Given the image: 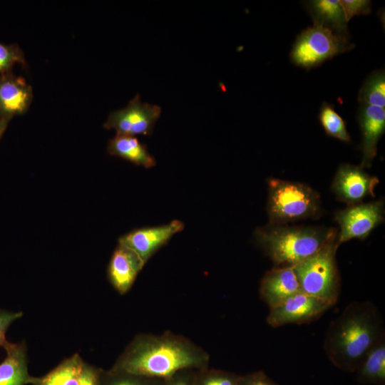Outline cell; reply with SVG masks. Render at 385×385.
<instances>
[{"mask_svg": "<svg viewBox=\"0 0 385 385\" xmlns=\"http://www.w3.org/2000/svg\"><path fill=\"white\" fill-rule=\"evenodd\" d=\"M210 356L188 339L167 332L136 335L111 368L165 380L184 369L208 367Z\"/></svg>", "mask_w": 385, "mask_h": 385, "instance_id": "obj_1", "label": "cell"}, {"mask_svg": "<svg viewBox=\"0 0 385 385\" xmlns=\"http://www.w3.org/2000/svg\"><path fill=\"white\" fill-rule=\"evenodd\" d=\"M384 337L382 317L369 301L351 302L329 324L324 351L334 366L354 372L365 354Z\"/></svg>", "mask_w": 385, "mask_h": 385, "instance_id": "obj_2", "label": "cell"}, {"mask_svg": "<svg viewBox=\"0 0 385 385\" xmlns=\"http://www.w3.org/2000/svg\"><path fill=\"white\" fill-rule=\"evenodd\" d=\"M337 236L332 228L270 225L255 232L257 243L276 267H293Z\"/></svg>", "mask_w": 385, "mask_h": 385, "instance_id": "obj_3", "label": "cell"}, {"mask_svg": "<svg viewBox=\"0 0 385 385\" xmlns=\"http://www.w3.org/2000/svg\"><path fill=\"white\" fill-rule=\"evenodd\" d=\"M320 196L302 183L272 178L268 181L270 225H280L319 216Z\"/></svg>", "mask_w": 385, "mask_h": 385, "instance_id": "obj_4", "label": "cell"}, {"mask_svg": "<svg viewBox=\"0 0 385 385\" xmlns=\"http://www.w3.org/2000/svg\"><path fill=\"white\" fill-rule=\"evenodd\" d=\"M337 236L316 253L293 266L300 291L332 306L340 292V277L336 262Z\"/></svg>", "mask_w": 385, "mask_h": 385, "instance_id": "obj_5", "label": "cell"}, {"mask_svg": "<svg viewBox=\"0 0 385 385\" xmlns=\"http://www.w3.org/2000/svg\"><path fill=\"white\" fill-rule=\"evenodd\" d=\"M354 47L349 36L313 25L297 37L290 52V60L295 66L309 70Z\"/></svg>", "mask_w": 385, "mask_h": 385, "instance_id": "obj_6", "label": "cell"}, {"mask_svg": "<svg viewBox=\"0 0 385 385\" xmlns=\"http://www.w3.org/2000/svg\"><path fill=\"white\" fill-rule=\"evenodd\" d=\"M160 114L159 106L142 102L140 95L137 94L126 106L111 111L103 127L115 130L116 134L150 135Z\"/></svg>", "mask_w": 385, "mask_h": 385, "instance_id": "obj_7", "label": "cell"}, {"mask_svg": "<svg viewBox=\"0 0 385 385\" xmlns=\"http://www.w3.org/2000/svg\"><path fill=\"white\" fill-rule=\"evenodd\" d=\"M384 219L383 200L349 205L337 212L335 220L339 226L337 245L352 239H365Z\"/></svg>", "mask_w": 385, "mask_h": 385, "instance_id": "obj_8", "label": "cell"}, {"mask_svg": "<svg viewBox=\"0 0 385 385\" xmlns=\"http://www.w3.org/2000/svg\"><path fill=\"white\" fill-rule=\"evenodd\" d=\"M332 307L322 299L299 292L281 304L270 308L267 322L272 327L307 323L318 319Z\"/></svg>", "mask_w": 385, "mask_h": 385, "instance_id": "obj_9", "label": "cell"}, {"mask_svg": "<svg viewBox=\"0 0 385 385\" xmlns=\"http://www.w3.org/2000/svg\"><path fill=\"white\" fill-rule=\"evenodd\" d=\"M379 179L366 173L361 166L341 165L333 179L332 190L337 198L348 205L361 202L368 196H374Z\"/></svg>", "mask_w": 385, "mask_h": 385, "instance_id": "obj_10", "label": "cell"}, {"mask_svg": "<svg viewBox=\"0 0 385 385\" xmlns=\"http://www.w3.org/2000/svg\"><path fill=\"white\" fill-rule=\"evenodd\" d=\"M183 228V222L178 220L159 226L142 227L120 237L118 244L133 251L145 264L174 235Z\"/></svg>", "mask_w": 385, "mask_h": 385, "instance_id": "obj_11", "label": "cell"}, {"mask_svg": "<svg viewBox=\"0 0 385 385\" xmlns=\"http://www.w3.org/2000/svg\"><path fill=\"white\" fill-rule=\"evenodd\" d=\"M301 292L293 267H275L261 279L260 296L270 308L278 306Z\"/></svg>", "mask_w": 385, "mask_h": 385, "instance_id": "obj_12", "label": "cell"}, {"mask_svg": "<svg viewBox=\"0 0 385 385\" xmlns=\"http://www.w3.org/2000/svg\"><path fill=\"white\" fill-rule=\"evenodd\" d=\"M358 121L361 132L362 168H370L376 155L377 143L385 131V109L361 104Z\"/></svg>", "mask_w": 385, "mask_h": 385, "instance_id": "obj_13", "label": "cell"}, {"mask_svg": "<svg viewBox=\"0 0 385 385\" xmlns=\"http://www.w3.org/2000/svg\"><path fill=\"white\" fill-rule=\"evenodd\" d=\"M33 99L32 87L11 72L0 75V117L11 119L27 111Z\"/></svg>", "mask_w": 385, "mask_h": 385, "instance_id": "obj_14", "label": "cell"}, {"mask_svg": "<svg viewBox=\"0 0 385 385\" xmlns=\"http://www.w3.org/2000/svg\"><path fill=\"white\" fill-rule=\"evenodd\" d=\"M145 264L131 250L118 244L108 267V278L120 294L130 290L138 274Z\"/></svg>", "mask_w": 385, "mask_h": 385, "instance_id": "obj_15", "label": "cell"}, {"mask_svg": "<svg viewBox=\"0 0 385 385\" xmlns=\"http://www.w3.org/2000/svg\"><path fill=\"white\" fill-rule=\"evenodd\" d=\"M4 349L6 356L0 364V385L31 384L34 376H31L28 371L25 342H10Z\"/></svg>", "mask_w": 385, "mask_h": 385, "instance_id": "obj_16", "label": "cell"}, {"mask_svg": "<svg viewBox=\"0 0 385 385\" xmlns=\"http://www.w3.org/2000/svg\"><path fill=\"white\" fill-rule=\"evenodd\" d=\"M305 5L314 26L324 27L341 36H349L348 21L339 0H312L307 1Z\"/></svg>", "mask_w": 385, "mask_h": 385, "instance_id": "obj_17", "label": "cell"}, {"mask_svg": "<svg viewBox=\"0 0 385 385\" xmlns=\"http://www.w3.org/2000/svg\"><path fill=\"white\" fill-rule=\"evenodd\" d=\"M108 153L135 165L150 168L155 165L154 157L135 136L116 134L108 143Z\"/></svg>", "mask_w": 385, "mask_h": 385, "instance_id": "obj_18", "label": "cell"}, {"mask_svg": "<svg viewBox=\"0 0 385 385\" xmlns=\"http://www.w3.org/2000/svg\"><path fill=\"white\" fill-rule=\"evenodd\" d=\"M356 372L361 384H385V337L365 354Z\"/></svg>", "mask_w": 385, "mask_h": 385, "instance_id": "obj_19", "label": "cell"}, {"mask_svg": "<svg viewBox=\"0 0 385 385\" xmlns=\"http://www.w3.org/2000/svg\"><path fill=\"white\" fill-rule=\"evenodd\" d=\"M84 361L78 354L65 359L41 377H34L32 385H79Z\"/></svg>", "mask_w": 385, "mask_h": 385, "instance_id": "obj_20", "label": "cell"}, {"mask_svg": "<svg viewBox=\"0 0 385 385\" xmlns=\"http://www.w3.org/2000/svg\"><path fill=\"white\" fill-rule=\"evenodd\" d=\"M361 104L384 108L385 73L384 70L372 72L361 86L358 95Z\"/></svg>", "mask_w": 385, "mask_h": 385, "instance_id": "obj_21", "label": "cell"}, {"mask_svg": "<svg viewBox=\"0 0 385 385\" xmlns=\"http://www.w3.org/2000/svg\"><path fill=\"white\" fill-rule=\"evenodd\" d=\"M319 120L328 135L341 141H350L345 122L332 105L323 103L319 111Z\"/></svg>", "mask_w": 385, "mask_h": 385, "instance_id": "obj_22", "label": "cell"}, {"mask_svg": "<svg viewBox=\"0 0 385 385\" xmlns=\"http://www.w3.org/2000/svg\"><path fill=\"white\" fill-rule=\"evenodd\" d=\"M165 380L125 371L101 369L100 385H164Z\"/></svg>", "mask_w": 385, "mask_h": 385, "instance_id": "obj_23", "label": "cell"}, {"mask_svg": "<svg viewBox=\"0 0 385 385\" xmlns=\"http://www.w3.org/2000/svg\"><path fill=\"white\" fill-rule=\"evenodd\" d=\"M240 375L230 371L210 369L196 370L197 385H237Z\"/></svg>", "mask_w": 385, "mask_h": 385, "instance_id": "obj_24", "label": "cell"}, {"mask_svg": "<svg viewBox=\"0 0 385 385\" xmlns=\"http://www.w3.org/2000/svg\"><path fill=\"white\" fill-rule=\"evenodd\" d=\"M16 63H26L21 49L17 44L7 45L0 42V75L11 72Z\"/></svg>", "mask_w": 385, "mask_h": 385, "instance_id": "obj_25", "label": "cell"}, {"mask_svg": "<svg viewBox=\"0 0 385 385\" xmlns=\"http://www.w3.org/2000/svg\"><path fill=\"white\" fill-rule=\"evenodd\" d=\"M346 20L353 16L367 15L371 12V2L369 0H339Z\"/></svg>", "mask_w": 385, "mask_h": 385, "instance_id": "obj_26", "label": "cell"}, {"mask_svg": "<svg viewBox=\"0 0 385 385\" xmlns=\"http://www.w3.org/2000/svg\"><path fill=\"white\" fill-rule=\"evenodd\" d=\"M23 316L21 312H9L0 309V346L5 349L9 344L6 339V332L15 320Z\"/></svg>", "mask_w": 385, "mask_h": 385, "instance_id": "obj_27", "label": "cell"}, {"mask_svg": "<svg viewBox=\"0 0 385 385\" xmlns=\"http://www.w3.org/2000/svg\"><path fill=\"white\" fill-rule=\"evenodd\" d=\"M237 385H278L263 371L240 375Z\"/></svg>", "mask_w": 385, "mask_h": 385, "instance_id": "obj_28", "label": "cell"}, {"mask_svg": "<svg viewBox=\"0 0 385 385\" xmlns=\"http://www.w3.org/2000/svg\"><path fill=\"white\" fill-rule=\"evenodd\" d=\"M196 370H181L165 379L164 385H197Z\"/></svg>", "mask_w": 385, "mask_h": 385, "instance_id": "obj_29", "label": "cell"}, {"mask_svg": "<svg viewBox=\"0 0 385 385\" xmlns=\"http://www.w3.org/2000/svg\"><path fill=\"white\" fill-rule=\"evenodd\" d=\"M101 369L84 363L81 372L79 385H100V374Z\"/></svg>", "mask_w": 385, "mask_h": 385, "instance_id": "obj_30", "label": "cell"}, {"mask_svg": "<svg viewBox=\"0 0 385 385\" xmlns=\"http://www.w3.org/2000/svg\"><path fill=\"white\" fill-rule=\"evenodd\" d=\"M11 119L0 117V140L3 136Z\"/></svg>", "mask_w": 385, "mask_h": 385, "instance_id": "obj_31", "label": "cell"}]
</instances>
